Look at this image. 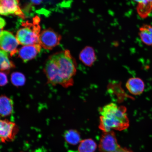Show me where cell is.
<instances>
[{"label": "cell", "mask_w": 152, "mask_h": 152, "mask_svg": "<svg viewBox=\"0 0 152 152\" xmlns=\"http://www.w3.org/2000/svg\"><path fill=\"white\" fill-rule=\"evenodd\" d=\"M62 37L52 28L45 29L39 36V43L43 48L51 50L60 44Z\"/></svg>", "instance_id": "cell-4"}, {"label": "cell", "mask_w": 152, "mask_h": 152, "mask_svg": "<svg viewBox=\"0 0 152 152\" xmlns=\"http://www.w3.org/2000/svg\"><path fill=\"white\" fill-rule=\"evenodd\" d=\"M5 25V21L3 18H0V30H2Z\"/></svg>", "instance_id": "cell-22"}, {"label": "cell", "mask_w": 152, "mask_h": 152, "mask_svg": "<svg viewBox=\"0 0 152 152\" xmlns=\"http://www.w3.org/2000/svg\"><path fill=\"white\" fill-rule=\"evenodd\" d=\"M7 72L0 71V86H4L8 82Z\"/></svg>", "instance_id": "cell-19"}, {"label": "cell", "mask_w": 152, "mask_h": 152, "mask_svg": "<svg viewBox=\"0 0 152 152\" xmlns=\"http://www.w3.org/2000/svg\"><path fill=\"white\" fill-rule=\"evenodd\" d=\"M139 36L142 42L146 45H152V26L144 25L140 28Z\"/></svg>", "instance_id": "cell-14"}, {"label": "cell", "mask_w": 152, "mask_h": 152, "mask_svg": "<svg viewBox=\"0 0 152 152\" xmlns=\"http://www.w3.org/2000/svg\"><path fill=\"white\" fill-rule=\"evenodd\" d=\"M11 81L13 84L16 86H22L25 83L26 78L23 74L15 72L11 75Z\"/></svg>", "instance_id": "cell-18"}, {"label": "cell", "mask_w": 152, "mask_h": 152, "mask_svg": "<svg viewBox=\"0 0 152 152\" xmlns=\"http://www.w3.org/2000/svg\"><path fill=\"white\" fill-rule=\"evenodd\" d=\"M127 90L131 94L137 96L142 94L145 88V84L142 80L139 77H132L127 81Z\"/></svg>", "instance_id": "cell-10"}, {"label": "cell", "mask_w": 152, "mask_h": 152, "mask_svg": "<svg viewBox=\"0 0 152 152\" xmlns=\"http://www.w3.org/2000/svg\"><path fill=\"white\" fill-rule=\"evenodd\" d=\"M40 21L39 17L36 16L33 18L32 23L28 21L22 23V27L17 31L16 35L20 44L24 45L39 44Z\"/></svg>", "instance_id": "cell-3"}, {"label": "cell", "mask_w": 152, "mask_h": 152, "mask_svg": "<svg viewBox=\"0 0 152 152\" xmlns=\"http://www.w3.org/2000/svg\"><path fill=\"white\" fill-rule=\"evenodd\" d=\"M18 132V127L15 123L0 119V139L2 142L12 141Z\"/></svg>", "instance_id": "cell-7"}, {"label": "cell", "mask_w": 152, "mask_h": 152, "mask_svg": "<svg viewBox=\"0 0 152 152\" xmlns=\"http://www.w3.org/2000/svg\"><path fill=\"white\" fill-rule=\"evenodd\" d=\"M41 46L39 44L24 45L18 51L19 56L24 62L35 58L40 52Z\"/></svg>", "instance_id": "cell-9"}, {"label": "cell", "mask_w": 152, "mask_h": 152, "mask_svg": "<svg viewBox=\"0 0 152 152\" xmlns=\"http://www.w3.org/2000/svg\"><path fill=\"white\" fill-rule=\"evenodd\" d=\"M120 147L113 131L104 132L100 138L99 145L100 152H116Z\"/></svg>", "instance_id": "cell-6"}, {"label": "cell", "mask_w": 152, "mask_h": 152, "mask_svg": "<svg viewBox=\"0 0 152 152\" xmlns=\"http://www.w3.org/2000/svg\"><path fill=\"white\" fill-rule=\"evenodd\" d=\"M97 148V144L91 138L82 140L78 148V152H95Z\"/></svg>", "instance_id": "cell-17"}, {"label": "cell", "mask_w": 152, "mask_h": 152, "mask_svg": "<svg viewBox=\"0 0 152 152\" xmlns=\"http://www.w3.org/2000/svg\"><path fill=\"white\" fill-rule=\"evenodd\" d=\"M2 31V30H0V33H1V32Z\"/></svg>", "instance_id": "cell-23"}, {"label": "cell", "mask_w": 152, "mask_h": 152, "mask_svg": "<svg viewBox=\"0 0 152 152\" xmlns=\"http://www.w3.org/2000/svg\"><path fill=\"white\" fill-rule=\"evenodd\" d=\"M99 128L103 132L113 130H125L129 126V121L126 108L112 102L106 104L99 110Z\"/></svg>", "instance_id": "cell-2"}, {"label": "cell", "mask_w": 152, "mask_h": 152, "mask_svg": "<svg viewBox=\"0 0 152 152\" xmlns=\"http://www.w3.org/2000/svg\"><path fill=\"white\" fill-rule=\"evenodd\" d=\"M19 3L20 0H0V15H13L24 19L25 16Z\"/></svg>", "instance_id": "cell-8"}, {"label": "cell", "mask_w": 152, "mask_h": 152, "mask_svg": "<svg viewBox=\"0 0 152 152\" xmlns=\"http://www.w3.org/2000/svg\"><path fill=\"white\" fill-rule=\"evenodd\" d=\"M79 58L84 65L88 66H92L96 59L94 49L90 46L86 47L80 53Z\"/></svg>", "instance_id": "cell-11"}, {"label": "cell", "mask_w": 152, "mask_h": 152, "mask_svg": "<svg viewBox=\"0 0 152 152\" xmlns=\"http://www.w3.org/2000/svg\"><path fill=\"white\" fill-rule=\"evenodd\" d=\"M14 67V64L10 60L8 54L0 50V71L8 73L11 69Z\"/></svg>", "instance_id": "cell-15"}, {"label": "cell", "mask_w": 152, "mask_h": 152, "mask_svg": "<svg viewBox=\"0 0 152 152\" xmlns=\"http://www.w3.org/2000/svg\"><path fill=\"white\" fill-rule=\"evenodd\" d=\"M138 3L137 8L139 16L142 18H147L152 11V0H133Z\"/></svg>", "instance_id": "cell-13"}, {"label": "cell", "mask_w": 152, "mask_h": 152, "mask_svg": "<svg viewBox=\"0 0 152 152\" xmlns=\"http://www.w3.org/2000/svg\"><path fill=\"white\" fill-rule=\"evenodd\" d=\"M19 44L16 37L11 32L1 31L0 33V48L11 56L18 52Z\"/></svg>", "instance_id": "cell-5"}, {"label": "cell", "mask_w": 152, "mask_h": 152, "mask_svg": "<svg viewBox=\"0 0 152 152\" xmlns=\"http://www.w3.org/2000/svg\"><path fill=\"white\" fill-rule=\"evenodd\" d=\"M32 4L35 5H39L42 3L43 0H30Z\"/></svg>", "instance_id": "cell-21"}, {"label": "cell", "mask_w": 152, "mask_h": 152, "mask_svg": "<svg viewBox=\"0 0 152 152\" xmlns=\"http://www.w3.org/2000/svg\"><path fill=\"white\" fill-rule=\"evenodd\" d=\"M64 138L68 144L76 145L81 141L80 134L77 131L74 129L66 130L64 132Z\"/></svg>", "instance_id": "cell-16"}, {"label": "cell", "mask_w": 152, "mask_h": 152, "mask_svg": "<svg viewBox=\"0 0 152 152\" xmlns=\"http://www.w3.org/2000/svg\"><path fill=\"white\" fill-rule=\"evenodd\" d=\"M14 102L11 99L5 96H0V116H8L12 113Z\"/></svg>", "instance_id": "cell-12"}, {"label": "cell", "mask_w": 152, "mask_h": 152, "mask_svg": "<svg viewBox=\"0 0 152 152\" xmlns=\"http://www.w3.org/2000/svg\"><path fill=\"white\" fill-rule=\"evenodd\" d=\"M116 152H134L132 150L126 148L120 147Z\"/></svg>", "instance_id": "cell-20"}, {"label": "cell", "mask_w": 152, "mask_h": 152, "mask_svg": "<svg viewBox=\"0 0 152 152\" xmlns=\"http://www.w3.org/2000/svg\"><path fill=\"white\" fill-rule=\"evenodd\" d=\"M77 64L70 51L65 50L49 57L44 71L49 83L68 88L74 84Z\"/></svg>", "instance_id": "cell-1"}]
</instances>
